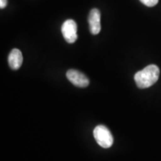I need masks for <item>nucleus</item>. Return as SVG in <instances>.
Masks as SVG:
<instances>
[{"mask_svg": "<svg viewBox=\"0 0 161 161\" xmlns=\"http://www.w3.org/2000/svg\"><path fill=\"white\" fill-rule=\"evenodd\" d=\"M160 75L158 66L154 64L147 66L143 69L136 72L134 75L136 86L140 89L150 87L158 81Z\"/></svg>", "mask_w": 161, "mask_h": 161, "instance_id": "nucleus-1", "label": "nucleus"}, {"mask_svg": "<svg viewBox=\"0 0 161 161\" xmlns=\"http://www.w3.org/2000/svg\"><path fill=\"white\" fill-rule=\"evenodd\" d=\"M66 78L71 83L78 87H86L89 85L88 78L81 72L75 69H69L66 72Z\"/></svg>", "mask_w": 161, "mask_h": 161, "instance_id": "nucleus-4", "label": "nucleus"}, {"mask_svg": "<svg viewBox=\"0 0 161 161\" xmlns=\"http://www.w3.org/2000/svg\"><path fill=\"white\" fill-rule=\"evenodd\" d=\"M8 4V0H0V8L2 9L5 8L7 6Z\"/></svg>", "mask_w": 161, "mask_h": 161, "instance_id": "nucleus-8", "label": "nucleus"}, {"mask_svg": "<svg viewBox=\"0 0 161 161\" xmlns=\"http://www.w3.org/2000/svg\"><path fill=\"white\" fill-rule=\"evenodd\" d=\"M140 1L148 7H153L158 3V0H140Z\"/></svg>", "mask_w": 161, "mask_h": 161, "instance_id": "nucleus-7", "label": "nucleus"}, {"mask_svg": "<svg viewBox=\"0 0 161 161\" xmlns=\"http://www.w3.org/2000/svg\"><path fill=\"white\" fill-rule=\"evenodd\" d=\"M23 55L20 50L14 49L11 50L8 55V64L12 69L17 70L23 64Z\"/></svg>", "mask_w": 161, "mask_h": 161, "instance_id": "nucleus-6", "label": "nucleus"}, {"mask_svg": "<svg viewBox=\"0 0 161 161\" xmlns=\"http://www.w3.org/2000/svg\"><path fill=\"white\" fill-rule=\"evenodd\" d=\"M93 135L97 143L102 148H108L114 143V137L106 126H96L93 130Z\"/></svg>", "mask_w": 161, "mask_h": 161, "instance_id": "nucleus-2", "label": "nucleus"}, {"mask_svg": "<svg viewBox=\"0 0 161 161\" xmlns=\"http://www.w3.org/2000/svg\"><path fill=\"white\" fill-rule=\"evenodd\" d=\"M78 26L73 19H67L63 23L61 32L64 39L67 43H73L78 39Z\"/></svg>", "mask_w": 161, "mask_h": 161, "instance_id": "nucleus-3", "label": "nucleus"}, {"mask_svg": "<svg viewBox=\"0 0 161 161\" xmlns=\"http://www.w3.org/2000/svg\"><path fill=\"white\" fill-rule=\"evenodd\" d=\"M101 14L98 9L93 8L90 12L88 17V23H89L90 31L92 35H96L101 31Z\"/></svg>", "mask_w": 161, "mask_h": 161, "instance_id": "nucleus-5", "label": "nucleus"}]
</instances>
